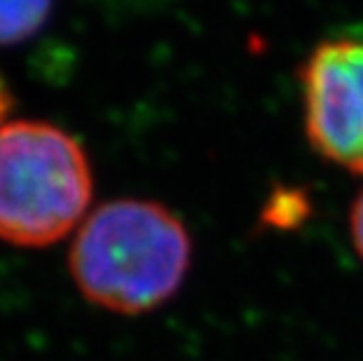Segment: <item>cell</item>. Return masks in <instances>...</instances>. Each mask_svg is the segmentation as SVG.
I'll return each mask as SVG.
<instances>
[{"mask_svg": "<svg viewBox=\"0 0 363 361\" xmlns=\"http://www.w3.org/2000/svg\"><path fill=\"white\" fill-rule=\"evenodd\" d=\"M192 263V237L169 206L111 199L87 216L68 253V270L91 305L145 314L179 294Z\"/></svg>", "mask_w": 363, "mask_h": 361, "instance_id": "1", "label": "cell"}, {"mask_svg": "<svg viewBox=\"0 0 363 361\" xmlns=\"http://www.w3.org/2000/svg\"><path fill=\"white\" fill-rule=\"evenodd\" d=\"M91 195L94 176L78 139L38 120L0 127V240L50 247L73 233Z\"/></svg>", "mask_w": 363, "mask_h": 361, "instance_id": "2", "label": "cell"}, {"mask_svg": "<svg viewBox=\"0 0 363 361\" xmlns=\"http://www.w3.org/2000/svg\"><path fill=\"white\" fill-rule=\"evenodd\" d=\"M303 125L319 157L363 174V35L319 43L300 66Z\"/></svg>", "mask_w": 363, "mask_h": 361, "instance_id": "3", "label": "cell"}, {"mask_svg": "<svg viewBox=\"0 0 363 361\" xmlns=\"http://www.w3.org/2000/svg\"><path fill=\"white\" fill-rule=\"evenodd\" d=\"M54 0H0V48L35 35L50 19Z\"/></svg>", "mask_w": 363, "mask_h": 361, "instance_id": "4", "label": "cell"}, {"mask_svg": "<svg viewBox=\"0 0 363 361\" xmlns=\"http://www.w3.org/2000/svg\"><path fill=\"white\" fill-rule=\"evenodd\" d=\"M350 237H352L354 251H357L359 258L363 260V190L357 195L350 209Z\"/></svg>", "mask_w": 363, "mask_h": 361, "instance_id": "5", "label": "cell"}, {"mask_svg": "<svg viewBox=\"0 0 363 361\" xmlns=\"http://www.w3.org/2000/svg\"><path fill=\"white\" fill-rule=\"evenodd\" d=\"M12 111V91L5 84V80L0 78V127L5 125V115Z\"/></svg>", "mask_w": 363, "mask_h": 361, "instance_id": "6", "label": "cell"}]
</instances>
